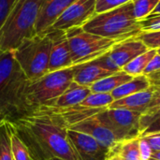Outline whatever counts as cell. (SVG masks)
<instances>
[{
    "instance_id": "6da1fadb",
    "label": "cell",
    "mask_w": 160,
    "mask_h": 160,
    "mask_svg": "<svg viewBox=\"0 0 160 160\" xmlns=\"http://www.w3.org/2000/svg\"><path fill=\"white\" fill-rule=\"evenodd\" d=\"M10 123L32 160H79L68 137V126L51 108H38Z\"/></svg>"
},
{
    "instance_id": "7a4b0ae2",
    "label": "cell",
    "mask_w": 160,
    "mask_h": 160,
    "mask_svg": "<svg viewBox=\"0 0 160 160\" xmlns=\"http://www.w3.org/2000/svg\"><path fill=\"white\" fill-rule=\"evenodd\" d=\"M28 79L11 51L0 50V113L9 122L31 112L25 98Z\"/></svg>"
},
{
    "instance_id": "3957f363",
    "label": "cell",
    "mask_w": 160,
    "mask_h": 160,
    "mask_svg": "<svg viewBox=\"0 0 160 160\" xmlns=\"http://www.w3.org/2000/svg\"><path fill=\"white\" fill-rule=\"evenodd\" d=\"M82 29L116 42L138 37L142 33L140 22L134 15L132 1L96 14L82 26Z\"/></svg>"
},
{
    "instance_id": "277c9868",
    "label": "cell",
    "mask_w": 160,
    "mask_h": 160,
    "mask_svg": "<svg viewBox=\"0 0 160 160\" xmlns=\"http://www.w3.org/2000/svg\"><path fill=\"white\" fill-rule=\"evenodd\" d=\"M42 0H17L0 27V50L15 51L23 39L37 35L36 22Z\"/></svg>"
},
{
    "instance_id": "5b68a950",
    "label": "cell",
    "mask_w": 160,
    "mask_h": 160,
    "mask_svg": "<svg viewBox=\"0 0 160 160\" xmlns=\"http://www.w3.org/2000/svg\"><path fill=\"white\" fill-rule=\"evenodd\" d=\"M52 40L47 31L22 40L13 51L14 57L28 81L39 79L48 73Z\"/></svg>"
},
{
    "instance_id": "8992f818",
    "label": "cell",
    "mask_w": 160,
    "mask_h": 160,
    "mask_svg": "<svg viewBox=\"0 0 160 160\" xmlns=\"http://www.w3.org/2000/svg\"><path fill=\"white\" fill-rule=\"evenodd\" d=\"M75 68L49 72L38 80L28 82L25 98L32 111L40 107H49L58 98L73 82Z\"/></svg>"
},
{
    "instance_id": "52a82bcc",
    "label": "cell",
    "mask_w": 160,
    "mask_h": 160,
    "mask_svg": "<svg viewBox=\"0 0 160 160\" xmlns=\"http://www.w3.org/2000/svg\"><path fill=\"white\" fill-rule=\"evenodd\" d=\"M66 35L73 67L98 59L116 43L112 39L86 32L82 27L68 30Z\"/></svg>"
},
{
    "instance_id": "ba28073f",
    "label": "cell",
    "mask_w": 160,
    "mask_h": 160,
    "mask_svg": "<svg viewBox=\"0 0 160 160\" xmlns=\"http://www.w3.org/2000/svg\"><path fill=\"white\" fill-rule=\"evenodd\" d=\"M142 113L126 109H105L97 114L98 119L116 137L118 142L140 138Z\"/></svg>"
},
{
    "instance_id": "9c48e42d",
    "label": "cell",
    "mask_w": 160,
    "mask_h": 160,
    "mask_svg": "<svg viewBox=\"0 0 160 160\" xmlns=\"http://www.w3.org/2000/svg\"><path fill=\"white\" fill-rule=\"evenodd\" d=\"M95 15L96 0H75L64 10L49 29L68 31L82 27Z\"/></svg>"
},
{
    "instance_id": "30bf717a",
    "label": "cell",
    "mask_w": 160,
    "mask_h": 160,
    "mask_svg": "<svg viewBox=\"0 0 160 160\" xmlns=\"http://www.w3.org/2000/svg\"><path fill=\"white\" fill-rule=\"evenodd\" d=\"M47 32L52 40L48 73L73 67L66 31L49 29Z\"/></svg>"
},
{
    "instance_id": "8fae6325",
    "label": "cell",
    "mask_w": 160,
    "mask_h": 160,
    "mask_svg": "<svg viewBox=\"0 0 160 160\" xmlns=\"http://www.w3.org/2000/svg\"><path fill=\"white\" fill-rule=\"evenodd\" d=\"M68 137L79 160H107L110 150L91 136L68 129Z\"/></svg>"
},
{
    "instance_id": "7c38bea8",
    "label": "cell",
    "mask_w": 160,
    "mask_h": 160,
    "mask_svg": "<svg viewBox=\"0 0 160 160\" xmlns=\"http://www.w3.org/2000/svg\"><path fill=\"white\" fill-rule=\"evenodd\" d=\"M149 48L138 38H129L116 42L107 52L112 63L120 69L131 62L134 58L147 52Z\"/></svg>"
},
{
    "instance_id": "4fadbf2b",
    "label": "cell",
    "mask_w": 160,
    "mask_h": 160,
    "mask_svg": "<svg viewBox=\"0 0 160 160\" xmlns=\"http://www.w3.org/2000/svg\"><path fill=\"white\" fill-rule=\"evenodd\" d=\"M97 114L72 125L68 129L87 134L98 141L101 145L111 150L117 144L118 141L114 134L98 119Z\"/></svg>"
},
{
    "instance_id": "5bb4252c",
    "label": "cell",
    "mask_w": 160,
    "mask_h": 160,
    "mask_svg": "<svg viewBox=\"0 0 160 160\" xmlns=\"http://www.w3.org/2000/svg\"><path fill=\"white\" fill-rule=\"evenodd\" d=\"M75 0H42L36 22L37 34L48 30Z\"/></svg>"
},
{
    "instance_id": "9a60e30c",
    "label": "cell",
    "mask_w": 160,
    "mask_h": 160,
    "mask_svg": "<svg viewBox=\"0 0 160 160\" xmlns=\"http://www.w3.org/2000/svg\"><path fill=\"white\" fill-rule=\"evenodd\" d=\"M74 68L75 71L73 82L80 85L88 87H90L96 82L113 74V72L106 70L99 66L96 60L79 66H74Z\"/></svg>"
},
{
    "instance_id": "2e32d148",
    "label": "cell",
    "mask_w": 160,
    "mask_h": 160,
    "mask_svg": "<svg viewBox=\"0 0 160 160\" xmlns=\"http://www.w3.org/2000/svg\"><path fill=\"white\" fill-rule=\"evenodd\" d=\"M155 87L151 85L149 88L143 91L138 92L136 94L125 97L117 100H113V102L107 109H126L142 113L148 107L152 99Z\"/></svg>"
},
{
    "instance_id": "e0dca14e",
    "label": "cell",
    "mask_w": 160,
    "mask_h": 160,
    "mask_svg": "<svg viewBox=\"0 0 160 160\" xmlns=\"http://www.w3.org/2000/svg\"><path fill=\"white\" fill-rule=\"evenodd\" d=\"M91 94L90 87L80 85L74 82L68 86V88L58 98H56L52 104L49 107L63 109V108H70L80 104L84 98Z\"/></svg>"
},
{
    "instance_id": "ac0fdd59",
    "label": "cell",
    "mask_w": 160,
    "mask_h": 160,
    "mask_svg": "<svg viewBox=\"0 0 160 160\" xmlns=\"http://www.w3.org/2000/svg\"><path fill=\"white\" fill-rule=\"evenodd\" d=\"M133 77L123 70L105 77L90 86L91 93H112L114 89L130 81Z\"/></svg>"
},
{
    "instance_id": "d6986e66",
    "label": "cell",
    "mask_w": 160,
    "mask_h": 160,
    "mask_svg": "<svg viewBox=\"0 0 160 160\" xmlns=\"http://www.w3.org/2000/svg\"><path fill=\"white\" fill-rule=\"evenodd\" d=\"M150 86H151V83H150L149 79L145 75H140V76L133 77L130 81L125 82L124 84L114 89L111 93V95L113 100H117L125 97L143 91L149 88Z\"/></svg>"
},
{
    "instance_id": "ffe728a7",
    "label": "cell",
    "mask_w": 160,
    "mask_h": 160,
    "mask_svg": "<svg viewBox=\"0 0 160 160\" xmlns=\"http://www.w3.org/2000/svg\"><path fill=\"white\" fill-rule=\"evenodd\" d=\"M155 91L152 99L146 108V110L142 113L140 119V132L142 133L160 115V86H154Z\"/></svg>"
},
{
    "instance_id": "44dd1931",
    "label": "cell",
    "mask_w": 160,
    "mask_h": 160,
    "mask_svg": "<svg viewBox=\"0 0 160 160\" xmlns=\"http://www.w3.org/2000/svg\"><path fill=\"white\" fill-rule=\"evenodd\" d=\"M139 141L140 138H135L117 142V144L110 151L116 153L121 160H141Z\"/></svg>"
},
{
    "instance_id": "7402d4cb",
    "label": "cell",
    "mask_w": 160,
    "mask_h": 160,
    "mask_svg": "<svg viewBox=\"0 0 160 160\" xmlns=\"http://www.w3.org/2000/svg\"><path fill=\"white\" fill-rule=\"evenodd\" d=\"M156 54H157L156 49H149L147 52L134 58L131 62H129L127 66H125L122 68V70L132 77L142 75L146 66Z\"/></svg>"
},
{
    "instance_id": "603a6c76",
    "label": "cell",
    "mask_w": 160,
    "mask_h": 160,
    "mask_svg": "<svg viewBox=\"0 0 160 160\" xmlns=\"http://www.w3.org/2000/svg\"><path fill=\"white\" fill-rule=\"evenodd\" d=\"M12 124L5 120L0 124V160H13L11 152Z\"/></svg>"
},
{
    "instance_id": "cb8c5ba5",
    "label": "cell",
    "mask_w": 160,
    "mask_h": 160,
    "mask_svg": "<svg viewBox=\"0 0 160 160\" xmlns=\"http://www.w3.org/2000/svg\"><path fill=\"white\" fill-rule=\"evenodd\" d=\"M113 102L110 93H91L80 104L81 107L89 109H107Z\"/></svg>"
},
{
    "instance_id": "d4e9b609",
    "label": "cell",
    "mask_w": 160,
    "mask_h": 160,
    "mask_svg": "<svg viewBox=\"0 0 160 160\" xmlns=\"http://www.w3.org/2000/svg\"><path fill=\"white\" fill-rule=\"evenodd\" d=\"M159 3L160 0H132L136 19L140 21L152 14Z\"/></svg>"
},
{
    "instance_id": "484cf974",
    "label": "cell",
    "mask_w": 160,
    "mask_h": 160,
    "mask_svg": "<svg viewBox=\"0 0 160 160\" xmlns=\"http://www.w3.org/2000/svg\"><path fill=\"white\" fill-rule=\"evenodd\" d=\"M11 152L13 160H32L27 147L14 132L13 127L11 133Z\"/></svg>"
},
{
    "instance_id": "4316f807",
    "label": "cell",
    "mask_w": 160,
    "mask_h": 160,
    "mask_svg": "<svg viewBox=\"0 0 160 160\" xmlns=\"http://www.w3.org/2000/svg\"><path fill=\"white\" fill-rule=\"evenodd\" d=\"M142 32H152L160 30V13L151 14L139 21Z\"/></svg>"
},
{
    "instance_id": "83f0119b",
    "label": "cell",
    "mask_w": 160,
    "mask_h": 160,
    "mask_svg": "<svg viewBox=\"0 0 160 160\" xmlns=\"http://www.w3.org/2000/svg\"><path fill=\"white\" fill-rule=\"evenodd\" d=\"M138 38L149 48L158 49L160 48V30L152 32H142Z\"/></svg>"
},
{
    "instance_id": "f1b7e54d",
    "label": "cell",
    "mask_w": 160,
    "mask_h": 160,
    "mask_svg": "<svg viewBox=\"0 0 160 160\" xmlns=\"http://www.w3.org/2000/svg\"><path fill=\"white\" fill-rule=\"evenodd\" d=\"M131 1L132 0H96V14L116 8Z\"/></svg>"
},
{
    "instance_id": "f546056e",
    "label": "cell",
    "mask_w": 160,
    "mask_h": 160,
    "mask_svg": "<svg viewBox=\"0 0 160 160\" xmlns=\"http://www.w3.org/2000/svg\"><path fill=\"white\" fill-rule=\"evenodd\" d=\"M17 0H0V27L7 20Z\"/></svg>"
},
{
    "instance_id": "4dcf8cb0",
    "label": "cell",
    "mask_w": 160,
    "mask_h": 160,
    "mask_svg": "<svg viewBox=\"0 0 160 160\" xmlns=\"http://www.w3.org/2000/svg\"><path fill=\"white\" fill-rule=\"evenodd\" d=\"M139 149H140V156H141V160H150L153 151L149 143L144 138L140 137L139 141Z\"/></svg>"
},
{
    "instance_id": "1f68e13d",
    "label": "cell",
    "mask_w": 160,
    "mask_h": 160,
    "mask_svg": "<svg viewBox=\"0 0 160 160\" xmlns=\"http://www.w3.org/2000/svg\"><path fill=\"white\" fill-rule=\"evenodd\" d=\"M160 69V55L157 52V54L150 60V62L148 63V65L146 66L143 74L142 75H149L151 73H154L158 70Z\"/></svg>"
},
{
    "instance_id": "d6a6232c",
    "label": "cell",
    "mask_w": 160,
    "mask_h": 160,
    "mask_svg": "<svg viewBox=\"0 0 160 160\" xmlns=\"http://www.w3.org/2000/svg\"><path fill=\"white\" fill-rule=\"evenodd\" d=\"M141 138H144L147 141V142L152 148L153 153L160 151V132L154 133L145 137H141Z\"/></svg>"
},
{
    "instance_id": "836d02e7",
    "label": "cell",
    "mask_w": 160,
    "mask_h": 160,
    "mask_svg": "<svg viewBox=\"0 0 160 160\" xmlns=\"http://www.w3.org/2000/svg\"><path fill=\"white\" fill-rule=\"evenodd\" d=\"M158 132H160V115L142 133L140 137H145V136L158 133Z\"/></svg>"
},
{
    "instance_id": "e575fe53",
    "label": "cell",
    "mask_w": 160,
    "mask_h": 160,
    "mask_svg": "<svg viewBox=\"0 0 160 160\" xmlns=\"http://www.w3.org/2000/svg\"><path fill=\"white\" fill-rule=\"evenodd\" d=\"M146 77L149 79L151 85L160 86V69L156 71V72H154V73H151V74L147 75Z\"/></svg>"
},
{
    "instance_id": "d590c367",
    "label": "cell",
    "mask_w": 160,
    "mask_h": 160,
    "mask_svg": "<svg viewBox=\"0 0 160 160\" xmlns=\"http://www.w3.org/2000/svg\"><path fill=\"white\" fill-rule=\"evenodd\" d=\"M107 160H121V158H119V156L114 153L113 151H109V155H108V158Z\"/></svg>"
},
{
    "instance_id": "8d00e7d4",
    "label": "cell",
    "mask_w": 160,
    "mask_h": 160,
    "mask_svg": "<svg viewBox=\"0 0 160 160\" xmlns=\"http://www.w3.org/2000/svg\"><path fill=\"white\" fill-rule=\"evenodd\" d=\"M150 160H160V151L154 152L152 154V157H151V159Z\"/></svg>"
},
{
    "instance_id": "74e56055",
    "label": "cell",
    "mask_w": 160,
    "mask_h": 160,
    "mask_svg": "<svg viewBox=\"0 0 160 160\" xmlns=\"http://www.w3.org/2000/svg\"><path fill=\"white\" fill-rule=\"evenodd\" d=\"M156 13H160V3L158 4V6L155 8V10L153 11L152 14H156ZM150 15H151V14H150Z\"/></svg>"
},
{
    "instance_id": "f35d334b",
    "label": "cell",
    "mask_w": 160,
    "mask_h": 160,
    "mask_svg": "<svg viewBox=\"0 0 160 160\" xmlns=\"http://www.w3.org/2000/svg\"><path fill=\"white\" fill-rule=\"evenodd\" d=\"M5 120H6V118H5V117H4V116H3V115L0 113V124H1L3 121H5Z\"/></svg>"
},
{
    "instance_id": "ab89813d",
    "label": "cell",
    "mask_w": 160,
    "mask_h": 160,
    "mask_svg": "<svg viewBox=\"0 0 160 160\" xmlns=\"http://www.w3.org/2000/svg\"><path fill=\"white\" fill-rule=\"evenodd\" d=\"M157 52H158V54H159V55H160V48H158V49H157Z\"/></svg>"
},
{
    "instance_id": "60d3db41",
    "label": "cell",
    "mask_w": 160,
    "mask_h": 160,
    "mask_svg": "<svg viewBox=\"0 0 160 160\" xmlns=\"http://www.w3.org/2000/svg\"><path fill=\"white\" fill-rule=\"evenodd\" d=\"M51 160H63V159H61V158H52V159H51Z\"/></svg>"
}]
</instances>
